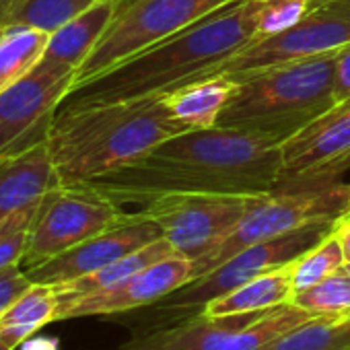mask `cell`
<instances>
[{"mask_svg":"<svg viewBox=\"0 0 350 350\" xmlns=\"http://www.w3.org/2000/svg\"><path fill=\"white\" fill-rule=\"evenodd\" d=\"M280 142L235 128L175 134L136 163L81 186L118 206H142L165 194H268L282 184Z\"/></svg>","mask_w":350,"mask_h":350,"instance_id":"1","label":"cell"},{"mask_svg":"<svg viewBox=\"0 0 350 350\" xmlns=\"http://www.w3.org/2000/svg\"><path fill=\"white\" fill-rule=\"evenodd\" d=\"M264 9L266 0H235L188 29L75 85L60 109L159 95L262 40Z\"/></svg>","mask_w":350,"mask_h":350,"instance_id":"2","label":"cell"},{"mask_svg":"<svg viewBox=\"0 0 350 350\" xmlns=\"http://www.w3.org/2000/svg\"><path fill=\"white\" fill-rule=\"evenodd\" d=\"M188 130L171 118L159 95H148L58 109L48 146L60 182L87 186Z\"/></svg>","mask_w":350,"mask_h":350,"instance_id":"3","label":"cell"},{"mask_svg":"<svg viewBox=\"0 0 350 350\" xmlns=\"http://www.w3.org/2000/svg\"><path fill=\"white\" fill-rule=\"evenodd\" d=\"M334 62L336 52H329L235 75L237 91L217 126L256 132L282 144L334 105Z\"/></svg>","mask_w":350,"mask_h":350,"instance_id":"4","label":"cell"},{"mask_svg":"<svg viewBox=\"0 0 350 350\" xmlns=\"http://www.w3.org/2000/svg\"><path fill=\"white\" fill-rule=\"evenodd\" d=\"M346 213H350V186L340 182L280 186L268 194H258L233 233L213 254L192 264V280L254 243L282 237L313 223H332Z\"/></svg>","mask_w":350,"mask_h":350,"instance_id":"5","label":"cell"},{"mask_svg":"<svg viewBox=\"0 0 350 350\" xmlns=\"http://www.w3.org/2000/svg\"><path fill=\"white\" fill-rule=\"evenodd\" d=\"M231 3L235 0H118L111 23L77 70L75 85L188 29Z\"/></svg>","mask_w":350,"mask_h":350,"instance_id":"6","label":"cell"},{"mask_svg":"<svg viewBox=\"0 0 350 350\" xmlns=\"http://www.w3.org/2000/svg\"><path fill=\"white\" fill-rule=\"evenodd\" d=\"M311 317L291 303L260 313L221 317L198 311L178 325L134 336L120 350H258Z\"/></svg>","mask_w":350,"mask_h":350,"instance_id":"7","label":"cell"},{"mask_svg":"<svg viewBox=\"0 0 350 350\" xmlns=\"http://www.w3.org/2000/svg\"><path fill=\"white\" fill-rule=\"evenodd\" d=\"M350 42V0H319V3L293 27L256 40L239 52L223 58L211 68L186 79L211 75H243L268 66L299 62L321 54L338 52ZM184 83V81H182Z\"/></svg>","mask_w":350,"mask_h":350,"instance_id":"8","label":"cell"},{"mask_svg":"<svg viewBox=\"0 0 350 350\" xmlns=\"http://www.w3.org/2000/svg\"><path fill=\"white\" fill-rule=\"evenodd\" d=\"M252 198L243 194H165L138 211L159 225L175 254L194 264L233 233Z\"/></svg>","mask_w":350,"mask_h":350,"instance_id":"9","label":"cell"},{"mask_svg":"<svg viewBox=\"0 0 350 350\" xmlns=\"http://www.w3.org/2000/svg\"><path fill=\"white\" fill-rule=\"evenodd\" d=\"M332 223H313L282 237H274L262 243H254L237 254H233L227 262L211 270L208 274L180 286L157 305L163 311H178V313H198L211 301L235 291L237 286L276 270L284 264L295 262L299 256L317 245L332 229Z\"/></svg>","mask_w":350,"mask_h":350,"instance_id":"10","label":"cell"},{"mask_svg":"<svg viewBox=\"0 0 350 350\" xmlns=\"http://www.w3.org/2000/svg\"><path fill=\"white\" fill-rule=\"evenodd\" d=\"M126 213L128 211L89 188L60 184L48 192L38 206L21 268L31 270L68 252L81 241L116 225Z\"/></svg>","mask_w":350,"mask_h":350,"instance_id":"11","label":"cell"},{"mask_svg":"<svg viewBox=\"0 0 350 350\" xmlns=\"http://www.w3.org/2000/svg\"><path fill=\"white\" fill-rule=\"evenodd\" d=\"M75 81L77 75L36 66L0 93V157L21 154L48 142L54 118Z\"/></svg>","mask_w":350,"mask_h":350,"instance_id":"12","label":"cell"},{"mask_svg":"<svg viewBox=\"0 0 350 350\" xmlns=\"http://www.w3.org/2000/svg\"><path fill=\"white\" fill-rule=\"evenodd\" d=\"M282 184H329L350 167V97L334 103L282 144Z\"/></svg>","mask_w":350,"mask_h":350,"instance_id":"13","label":"cell"},{"mask_svg":"<svg viewBox=\"0 0 350 350\" xmlns=\"http://www.w3.org/2000/svg\"><path fill=\"white\" fill-rule=\"evenodd\" d=\"M190 280L192 262L173 254L107 288L87 295H58L56 321L91 315H113L146 305H157L161 299L188 284Z\"/></svg>","mask_w":350,"mask_h":350,"instance_id":"14","label":"cell"},{"mask_svg":"<svg viewBox=\"0 0 350 350\" xmlns=\"http://www.w3.org/2000/svg\"><path fill=\"white\" fill-rule=\"evenodd\" d=\"M161 237L163 233L159 225L142 211L126 213L116 225L107 227L105 231L25 272L33 284L58 286L93 274Z\"/></svg>","mask_w":350,"mask_h":350,"instance_id":"15","label":"cell"},{"mask_svg":"<svg viewBox=\"0 0 350 350\" xmlns=\"http://www.w3.org/2000/svg\"><path fill=\"white\" fill-rule=\"evenodd\" d=\"M60 184L48 142L21 154L0 157V227Z\"/></svg>","mask_w":350,"mask_h":350,"instance_id":"16","label":"cell"},{"mask_svg":"<svg viewBox=\"0 0 350 350\" xmlns=\"http://www.w3.org/2000/svg\"><path fill=\"white\" fill-rule=\"evenodd\" d=\"M237 85L239 83L229 75H211L173 85L159 93V97L173 120L190 130H202L217 126Z\"/></svg>","mask_w":350,"mask_h":350,"instance_id":"17","label":"cell"},{"mask_svg":"<svg viewBox=\"0 0 350 350\" xmlns=\"http://www.w3.org/2000/svg\"><path fill=\"white\" fill-rule=\"evenodd\" d=\"M116 7L118 0H105L52 33L38 66L60 75H77L111 23Z\"/></svg>","mask_w":350,"mask_h":350,"instance_id":"18","label":"cell"},{"mask_svg":"<svg viewBox=\"0 0 350 350\" xmlns=\"http://www.w3.org/2000/svg\"><path fill=\"white\" fill-rule=\"evenodd\" d=\"M293 299V262L276 270H270L235 291L211 301L200 309L204 315H243L260 313L280 305H288Z\"/></svg>","mask_w":350,"mask_h":350,"instance_id":"19","label":"cell"},{"mask_svg":"<svg viewBox=\"0 0 350 350\" xmlns=\"http://www.w3.org/2000/svg\"><path fill=\"white\" fill-rule=\"evenodd\" d=\"M101 3L105 0H0V29L21 25L52 36Z\"/></svg>","mask_w":350,"mask_h":350,"instance_id":"20","label":"cell"},{"mask_svg":"<svg viewBox=\"0 0 350 350\" xmlns=\"http://www.w3.org/2000/svg\"><path fill=\"white\" fill-rule=\"evenodd\" d=\"M58 293L50 284H31L0 317V338L17 348L33 332L56 323Z\"/></svg>","mask_w":350,"mask_h":350,"instance_id":"21","label":"cell"},{"mask_svg":"<svg viewBox=\"0 0 350 350\" xmlns=\"http://www.w3.org/2000/svg\"><path fill=\"white\" fill-rule=\"evenodd\" d=\"M50 33L11 25L0 29V93L25 79L44 58Z\"/></svg>","mask_w":350,"mask_h":350,"instance_id":"22","label":"cell"},{"mask_svg":"<svg viewBox=\"0 0 350 350\" xmlns=\"http://www.w3.org/2000/svg\"><path fill=\"white\" fill-rule=\"evenodd\" d=\"M173 247L171 243L161 237L124 258H120L118 262L93 272V274H87L83 278H77V280H70V282H64V284H58L54 286L58 295H87V293H93V291H101V288H107L136 272H140L142 268L159 262V260H165L169 256H173Z\"/></svg>","mask_w":350,"mask_h":350,"instance_id":"23","label":"cell"},{"mask_svg":"<svg viewBox=\"0 0 350 350\" xmlns=\"http://www.w3.org/2000/svg\"><path fill=\"white\" fill-rule=\"evenodd\" d=\"M258 350H350V317H311Z\"/></svg>","mask_w":350,"mask_h":350,"instance_id":"24","label":"cell"},{"mask_svg":"<svg viewBox=\"0 0 350 350\" xmlns=\"http://www.w3.org/2000/svg\"><path fill=\"white\" fill-rule=\"evenodd\" d=\"M291 305L313 317H350V274L342 268L321 282L293 295Z\"/></svg>","mask_w":350,"mask_h":350,"instance_id":"25","label":"cell"},{"mask_svg":"<svg viewBox=\"0 0 350 350\" xmlns=\"http://www.w3.org/2000/svg\"><path fill=\"white\" fill-rule=\"evenodd\" d=\"M344 264L346 260L340 241L332 229L317 245H313L309 252L293 262V295L321 282L323 278L342 270Z\"/></svg>","mask_w":350,"mask_h":350,"instance_id":"26","label":"cell"},{"mask_svg":"<svg viewBox=\"0 0 350 350\" xmlns=\"http://www.w3.org/2000/svg\"><path fill=\"white\" fill-rule=\"evenodd\" d=\"M40 202L19 211L0 227V270L11 268V266H21L25 250H27L29 233H31V223H33Z\"/></svg>","mask_w":350,"mask_h":350,"instance_id":"27","label":"cell"},{"mask_svg":"<svg viewBox=\"0 0 350 350\" xmlns=\"http://www.w3.org/2000/svg\"><path fill=\"white\" fill-rule=\"evenodd\" d=\"M33 282L29 280L27 272L21 266H11L0 270V317L5 311L31 286Z\"/></svg>","mask_w":350,"mask_h":350,"instance_id":"28","label":"cell"},{"mask_svg":"<svg viewBox=\"0 0 350 350\" xmlns=\"http://www.w3.org/2000/svg\"><path fill=\"white\" fill-rule=\"evenodd\" d=\"M334 103L350 97V42L336 52L334 62Z\"/></svg>","mask_w":350,"mask_h":350,"instance_id":"29","label":"cell"},{"mask_svg":"<svg viewBox=\"0 0 350 350\" xmlns=\"http://www.w3.org/2000/svg\"><path fill=\"white\" fill-rule=\"evenodd\" d=\"M334 233L340 241L344 260L350 262V213H346L344 217H340L334 225Z\"/></svg>","mask_w":350,"mask_h":350,"instance_id":"30","label":"cell"},{"mask_svg":"<svg viewBox=\"0 0 350 350\" xmlns=\"http://www.w3.org/2000/svg\"><path fill=\"white\" fill-rule=\"evenodd\" d=\"M0 350H15L9 342H5L3 338H0Z\"/></svg>","mask_w":350,"mask_h":350,"instance_id":"31","label":"cell"},{"mask_svg":"<svg viewBox=\"0 0 350 350\" xmlns=\"http://www.w3.org/2000/svg\"><path fill=\"white\" fill-rule=\"evenodd\" d=\"M344 270H346V272L350 274V262H346V264H344Z\"/></svg>","mask_w":350,"mask_h":350,"instance_id":"32","label":"cell"}]
</instances>
